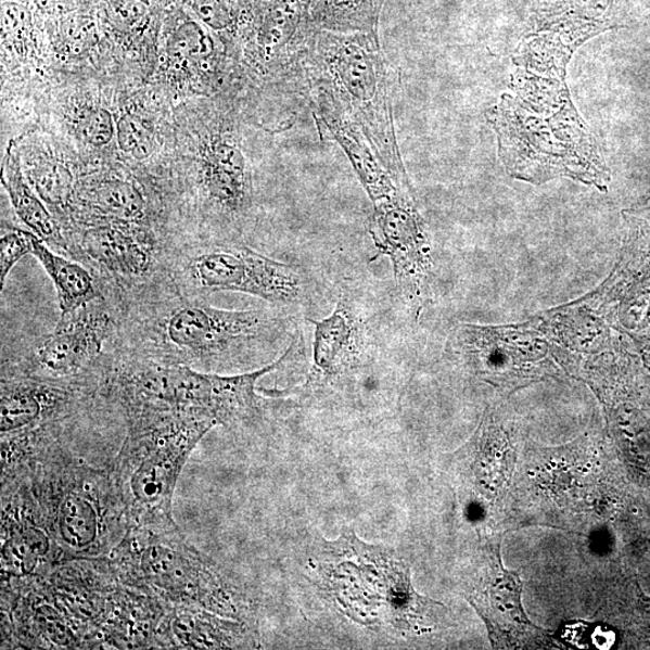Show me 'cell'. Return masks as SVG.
I'll return each instance as SVG.
<instances>
[{
	"label": "cell",
	"mask_w": 650,
	"mask_h": 650,
	"mask_svg": "<svg viewBox=\"0 0 650 650\" xmlns=\"http://www.w3.org/2000/svg\"><path fill=\"white\" fill-rule=\"evenodd\" d=\"M119 317L118 351L131 357L218 370L277 357L291 332L271 310H222L175 288L170 279L127 303Z\"/></svg>",
	"instance_id": "obj_1"
},
{
	"label": "cell",
	"mask_w": 650,
	"mask_h": 650,
	"mask_svg": "<svg viewBox=\"0 0 650 650\" xmlns=\"http://www.w3.org/2000/svg\"><path fill=\"white\" fill-rule=\"evenodd\" d=\"M317 559L319 584L328 599L362 626L421 635L433 632L447 611L415 590L410 566L393 550L362 543L351 528L336 541H324Z\"/></svg>",
	"instance_id": "obj_2"
},
{
	"label": "cell",
	"mask_w": 650,
	"mask_h": 650,
	"mask_svg": "<svg viewBox=\"0 0 650 650\" xmlns=\"http://www.w3.org/2000/svg\"><path fill=\"white\" fill-rule=\"evenodd\" d=\"M310 87L326 92L369 142L392 179L412 190L396 142L392 74L374 33H316L307 61Z\"/></svg>",
	"instance_id": "obj_3"
},
{
	"label": "cell",
	"mask_w": 650,
	"mask_h": 650,
	"mask_svg": "<svg viewBox=\"0 0 650 650\" xmlns=\"http://www.w3.org/2000/svg\"><path fill=\"white\" fill-rule=\"evenodd\" d=\"M168 273L175 288L190 296L237 292L285 306L299 303L305 294L299 270L234 242H213L176 253L169 256Z\"/></svg>",
	"instance_id": "obj_4"
},
{
	"label": "cell",
	"mask_w": 650,
	"mask_h": 650,
	"mask_svg": "<svg viewBox=\"0 0 650 650\" xmlns=\"http://www.w3.org/2000/svg\"><path fill=\"white\" fill-rule=\"evenodd\" d=\"M119 316L101 296L79 313L61 316L53 333L31 345L24 360L9 370L25 377L59 383H74L85 373L102 370L110 356L104 344L117 337Z\"/></svg>",
	"instance_id": "obj_5"
},
{
	"label": "cell",
	"mask_w": 650,
	"mask_h": 650,
	"mask_svg": "<svg viewBox=\"0 0 650 650\" xmlns=\"http://www.w3.org/2000/svg\"><path fill=\"white\" fill-rule=\"evenodd\" d=\"M72 257L84 262L106 285L119 311L129 301L169 279V256H162L154 241L141 231L117 225L84 231Z\"/></svg>",
	"instance_id": "obj_6"
},
{
	"label": "cell",
	"mask_w": 650,
	"mask_h": 650,
	"mask_svg": "<svg viewBox=\"0 0 650 650\" xmlns=\"http://www.w3.org/2000/svg\"><path fill=\"white\" fill-rule=\"evenodd\" d=\"M483 558L486 564L481 578L472 583L467 599L486 623L494 648L547 645L549 633L532 623L524 612L521 575L502 564L499 539L483 546Z\"/></svg>",
	"instance_id": "obj_7"
},
{
	"label": "cell",
	"mask_w": 650,
	"mask_h": 650,
	"mask_svg": "<svg viewBox=\"0 0 650 650\" xmlns=\"http://www.w3.org/2000/svg\"><path fill=\"white\" fill-rule=\"evenodd\" d=\"M520 335L510 328L460 324L454 345L459 357L483 380L518 388L522 383L515 372H520L525 384L556 372L541 348L528 354L527 345H520Z\"/></svg>",
	"instance_id": "obj_8"
},
{
	"label": "cell",
	"mask_w": 650,
	"mask_h": 650,
	"mask_svg": "<svg viewBox=\"0 0 650 650\" xmlns=\"http://www.w3.org/2000/svg\"><path fill=\"white\" fill-rule=\"evenodd\" d=\"M310 322L315 327L313 366L303 385L304 393L324 387L356 369L367 348L366 322L347 297H341L332 315Z\"/></svg>",
	"instance_id": "obj_9"
},
{
	"label": "cell",
	"mask_w": 650,
	"mask_h": 650,
	"mask_svg": "<svg viewBox=\"0 0 650 650\" xmlns=\"http://www.w3.org/2000/svg\"><path fill=\"white\" fill-rule=\"evenodd\" d=\"M202 192L219 222L237 225L250 211L251 176L238 142L228 133L214 138L204 154Z\"/></svg>",
	"instance_id": "obj_10"
},
{
	"label": "cell",
	"mask_w": 650,
	"mask_h": 650,
	"mask_svg": "<svg viewBox=\"0 0 650 650\" xmlns=\"http://www.w3.org/2000/svg\"><path fill=\"white\" fill-rule=\"evenodd\" d=\"M63 383L50 382L3 370L0 432L15 434L35 426L64 399Z\"/></svg>",
	"instance_id": "obj_11"
},
{
	"label": "cell",
	"mask_w": 650,
	"mask_h": 650,
	"mask_svg": "<svg viewBox=\"0 0 650 650\" xmlns=\"http://www.w3.org/2000/svg\"><path fill=\"white\" fill-rule=\"evenodd\" d=\"M31 255L46 269L56 289L61 316L79 313L102 296V290L91 269L56 255L37 235L33 238Z\"/></svg>",
	"instance_id": "obj_12"
},
{
	"label": "cell",
	"mask_w": 650,
	"mask_h": 650,
	"mask_svg": "<svg viewBox=\"0 0 650 650\" xmlns=\"http://www.w3.org/2000/svg\"><path fill=\"white\" fill-rule=\"evenodd\" d=\"M3 183L15 212L33 233L50 246H56L71 253V247L61 235L56 222L24 180L17 154L13 150L8 152Z\"/></svg>",
	"instance_id": "obj_13"
},
{
	"label": "cell",
	"mask_w": 650,
	"mask_h": 650,
	"mask_svg": "<svg viewBox=\"0 0 650 650\" xmlns=\"http://www.w3.org/2000/svg\"><path fill=\"white\" fill-rule=\"evenodd\" d=\"M92 499L75 493L67 495L58 512V532L65 546L82 550L91 548L99 537L101 523Z\"/></svg>",
	"instance_id": "obj_14"
},
{
	"label": "cell",
	"mask_w": 650,
	"mask_h": 650,
	"mask_svg": "<svg viewBox=\"0 0 650 650\" xmlns=\"http://www.w3.org/2000/svg\"><path fill=\"white\" fill-rule=\"evenodd\" d=\"M90 201L102 213L120 220H136L144 214L145 202L133 184L105 181L91 189Z\"/></svg>",
	"instance_id": "obj_15"
},
{
	"label": "cell",
	"mask_w": 650,
	"mask_h": 650,
	"mask_svg": "<svg viewBox=\"0 0 650 650\" xmlns=\"http://www.w3.org/2000/svg\"><path fill=\"white\" fill-rule=\"evenodd\" d=\"M215 43L203 29L195 25L181 28L170 43L171 56L178 61H212L216 54Z\"/></svg>",
	"instance_id": "obj_16"
},
{
	"label": "cell",
	"mask_w": 650,
	"mask_h": 650,
	"mask_svg": "<svg viewBox=\"0 0 650 650\" xmlns=\"http://www.w3.org/2000/svg\"><path fill=\"white\" fill-rule=\"evenodd\" d=\"M117 139L119 148L137 160H146L153 151L152 131L133 115L118 120Z\"/></svg>",
	"instance_id": "obj_17"
},
{
	"label": "cell",
	"mask_w": 650,
	"mask_h": 650,
	"mask_svg": "<svg viewBox=\"0 0 650 650\" xmlns=\"http://www.w3.org/2000/svg\"><path fill=\"white\" fill-rule=\"evenodd\" d=\"M36 234L25 230H11L0 239V285L2 291L11 270L27 255H31V242Z\"/></svg>",
	"instance_id": "obj_18"
},
{
	"label": "cell",
	"mask_w": 650,
	"mask_h": 650,
	"mask_svg": "<svg viewBox=\"0 0 650 650\" xmlns=\"http://www.w3.org/2000/svg\"><path fill=\"white\" fill-rule=\"evenodd\" d=\"M82 136L95 146H104L114 137L113 117L106 110L99 109L82 123Z\"/></svg>",
	"instance_id": "obj_19"
},
{
	"label": "cell",
	"mask_w": 650,
	"mask_h": 650,
	"mask_svg": "<svg viewBox=\"0 0 650 650\" xmlns=\"http://www.w3.org/2000/svg\"><path fill=\"white\" fill-rule=\"evenodd\" d=\"M37 537H35L36 539ZM35 539H22V541L13 543V548L7 549V553L13 556V564L20 565L22 570L26 571L30 566L36 564V560L42 550H40L42 544L35 543Z\"/></svg>",
	"instance_id": "obj_20"
}]
</instances>
